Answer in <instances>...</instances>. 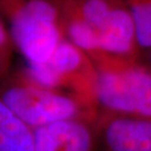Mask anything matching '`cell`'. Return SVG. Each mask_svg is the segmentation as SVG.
<instances>
[{
  "mask_svg": "<svg viewBox=\"0 0 151 151\" xmlns=\"http://www.w3.org/2000/svg\"><path fill=\"white\" fill-rule=\"evenodd\" d=\"M63 35L82 52L123 55L135 42L134 24L122 0H54Z\"/></svg>",
  "mask_w": 151,
  "mask_h": 151,
  "instance_id": "1",
  "label": "cell"
},
{
  "mask_svg": "<svg viewBox=\"0 0 151 151\" xmlns=\"http://www.w3.org/2000/svg\"><path fill=\"white\" fill-rule=\"evenodd\" d=\"M0 19L26 65L47 60L64 38L54 0H0Z\"/></svg>",
  "mask_w": 151,
  "mask_h": 151,
  "instance_id": "2",
  "label": "cell"
},
{
  "mask_svg": "<svg viewBox=\"0 0 151 151\" xmlns=\"http://www.w3.org/2000/svg\"><path fill=\"white\" fill-rule=\"evenodd\" d=\"M0 100L32 130L80 118L81 112L76 99L38 84L25 70H10L0 81Z\"/></svg>",
  "mask_w": 151,
  "mask_h": 151,
  "instance_id": "3",
  "label": "cell"
},
{
  "mask_svg": "<svg viewBox=\"0 0 151 151\" xmlns=\"http://www.w3.org/2000/svg\"><path fill=\"white\" fill-rule=\"evenodd\" d=\"M94 97L115 114L151 119V74L138 67H101L94 78Z\"/></svg>",
  "mask_w": 151,
  "mask_h": 151,
  "instance_id": "4",
  "label": "cell"
},
{
  "mask_svg": "<svg viewBox=\"0 0 151 151\" xmlns=\"http://www.w3.org/2000/svg\"><path fill=\"white\" fill-rule=\"evenodd\" d=\"M34 151H100L96 131L81 118L32 130Z\"/></svg>",
  "mask_w": 151,
  "mask_h": 151,
  "instance_id": "5",
  "label": "cell"
},
{
  "mask_svg": "<svg viewBox=\"0 0 151 151\" xmlns=\"http://www.w3.org/2000/svg\"><path fill=\"white\" fill-rule=\"evenodd\" d=\"M96 134L104 151H151V119L109 116Z\"/></svg>",
  "mask_w": 151,
  "mask_h": 151,
  "instance_id": "6",
  "label": "cell"
},
{
  "mask_svg": "<svg viewBox=\"0 0 151 151\" xmlns=\"http://www.w3.org/2000/svg\"><path fill=\"white\" fill-rule=\"evenodd\" d=\"M82 63V50L64 37L48 60L40 64L26 65L25 72L38 84L57 90L81 68Z\"/></svg>",
  "mask_w": 151,
  "mask_h": 151,
  "instance_id": "7",
  "label": "cell"
},
{
  "mask_svg": "<svg viewBox=\"0 0 151 151\" xmlns=\"http://www.w3.org/2000/svg\"><path fill=\"white\" fill-rule=\"evenodd\" d=\"M0 151H34L32 130L0 100Z\"/></svg>",
  "mask_w": 151,
  "mask_h": 151,
  "instance_id": "8",
  "label": "cell"
},
{
  "mask_svg": "<svg viewBox=\"0 0 151 151\" xmlns=\"http://www.w3.org/2000/svg\"><path fill=\"white\" fill-rule=\"evenodd\" d=\"M134 24L135 42L151 47V0H122Z\"/></svg>",
  "mask_w": 151,
  "mask_h": 151,
  "instance_id": "9",
  "label": "cell"
},
{
  "mask_svg": "<svg viewBox=\"0 0 151 151\" xmlns=\"http://www.w3.org/2000/svg\"><path fill=\"white\" fill-rule=\"evenodd\" d=\"M15 52L10 34L0 19V81L4 80L11 70Z\"/></svg>",
  "mask_w": 151,
  "mask_h": 151,
  "instance_id": "10",
  "label": "cell"
}]
</instances>
